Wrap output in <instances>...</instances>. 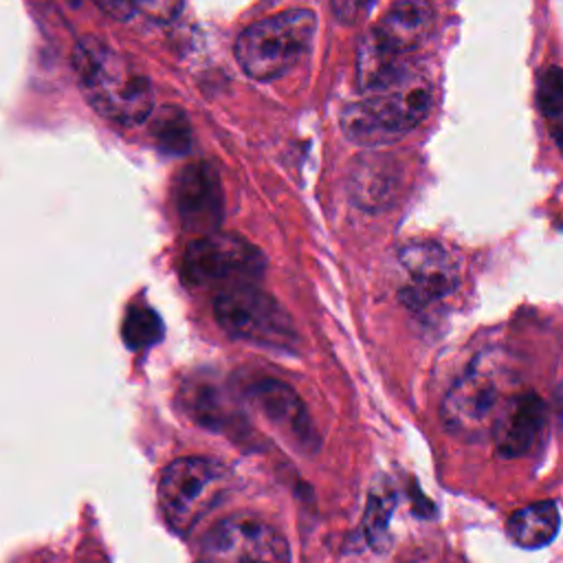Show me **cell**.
Segmentation results:
<instances>
[{
  "instance_id": "11",
  "label": "cell",
  "mask_w": 563,
  "mask_h": 563,
  "mask_svg": "<svg viewBox=\"0 0 563 563\" xmlns=\"http://www.w3.org/2000/svg\"><path fill=\"white\" fill-rule=\"evenodd\" d=\"M174 205L187 231L202 235L216 233L224 211V196L216 169L202 161L185 165L174 180Z\"/></svg>"
},
{
  "instance_id": "4",
  "label": "cell",
  "mask_w": 563,
  "mask_h": 563,
  "mask_svg": "<svg viewBox=\"0 0 563 563\" xmlns=\"http://www.w3.org/2000/svg\"><path fill=\"white\" fill-rule=\"evenodd\" d=\"M433 11L424 2H396L365 33L356 55V79L363 92L385 88L409 73V55L427 40Z\"/></svg>"
},
{
  "instance_id": "8",
  "label": "cell",
  "mask_w": 563,
  "mask_h": 563,
  "mask_svg": "<svg viewBox=\"0 0 563 563\" xmlns=\"http://www.w3.org/2000/svg\"><path fill=\"white\" fill-rule=\"evenodd\" d=\"M266 268L255 244L235 233H209L191 242L183 255V279L191 286H216L229 290L253 286Z\"/></svg>"
},
{
  "instance_id": "14",
  "label": "cell",
  "mask_w": 563,
  "mask_h": 563,
  "mask_svg": "<svg viewBox=\"0 0 563 563\" xmlns=\"http://www.w3.org/2000/svg\"><path fill=\"white\" fill-rule=\"evenodd\" d=\"M506 530L519 548H543L559 532V506L550 499L528 504L508 517Z\"/></svg>"
},
{
  "instance_id": "9",
  "label": "cell",
  "mask_w": 563,
  "mask_h": 563,
  "mask_svg": "<svg viewBox=\"0 0 563 563\" xmlns=\"http://www.w3.org/2000/svg\"><path fill=\"white\" fill-rule=\"evenodd\" d=\"M198 563H290L286 539L264 519L238 512L200 541Z\"/></svg>"
},
{
  "instance_id": "2",
  "label": "cell",
  "mask_w": 563,
  "mask_h": 563,
  "mask_svg": "<svg viewBox=\"0 0 563 563\" xmlns=\"http://www.w3.org/2000/svg\"><path fill=\"white\" fill-rule=\"evenodd\" d=\"M431 108L433 86L424 75L409 70L402 79L347 103L341 112V130L354 143L383 145L420 125Z\"/></svg>"
},
{
  "instance_id": "5",
  "label": "cell",
  "mask_w": 563,
  "mask_h": 563,
  "mask_svg": "<svg viewBox=\"0 0 563 563\" xmlns=\"http://www.w3.org/2000/svg\"><path fill=\"white\" fill-rule=\"evenodd\" d=\"M317 18L310 9H286L246 26L235 40L240 68L257 79L273 81L286 75L310 51Z\"/></svg>"
},
{
  "instance_id": "15",
  "label": "cell",
  "mask_w": 563,
  "mask_h": 563,
  "mask_svg": "<svg viewBox=\"0 0 563 563\" xmlns=\"http://www.w3.org/2000/svg\"><path fill=\"white\" fill-rule=\"evenodd\" d=\"M152 134L161 150L169 154H185L191 147V125L185 112L176 106H165L158 110L152 123Z\"/></svg>"
},
{
  "instance_id": "12",
  "label": "cell",
  "mask_w": 563,
  "mask_h": 563,
  "mask_svg": "<svg viewBox=\"0 0 563 563\" xmlns=\"http://www.w3.org/2000/svg\"><path fill=\"white\" fill-rule=\"evenodd\" d=\"M548 422L545 402L532 391H517L499 411L490 435L504 457H521L539 442Z\"/></svg>"
},
{
  "instance_id": "7",
  "label": "cell",
  "mask_w": 563,
  "mask_h": 563,
  "mask_svg": "<svg viewBox=\"0 0 563 563\" xmlns=\"http://www.w3.org/2000/svg\"><path fill=\"white\" fill-rule=\"evenodd\" d=\"M227 471L205 457H178L165 466L158 482V506L167 526L189 532L222 497Z\"/></svg>"
},
{
  "instance_id": "17",
  "label": "cell",
  "mask_w": 563,
  "mask_h": 563,
  "mask_svg": "<svg viewBox=\"0 0 563 563\" xmlns=\"http://www.w3.org/2000/svg\"><path fill=\"white\" fill-rule=\"evenodd\" d=\"M537 101H539L543 117L552 121L554 139H559L561 110H563V79H561L559 66H550L543 73V77L539 81V90H537Z\"/></svg>"
},
{
  "instance_id": "3",
  "label": "cell",
  "mask_w": 563,
  "mask_h": 563,
  "mask_svg": "<svg viewBox=\"0 0 563 563\" xmlns=\"http://www.w3.org/2000/svg\"><path fill=\"white\" fill-rule=\"evenodd\" d=\"M515 387L517 374L499 350L479 354L446 391L440 407L442 424L464 440L488 435L508 398L517 394Z\"/></svg>"
},
{
  "instance_id": "18",
  "label": "cell",
  "mask_w": 563,
  "mask_h": 563,
  "mask_svg": "<svg viewBox=\"0 0 563 563\" xmlns=\"http://www.w3.org/2000/svg\"><path fill=\"white\" fill-rule=\"evenodd\" d=\"M134 9L139 13H145V18L165 22V20H172L183 9V4H176V2H141V4H134Z\"/></svg>"
},
{
  "instance_id": "1",
  "label": "cell",
  "mask_w": 563,
  "mask_h": 563,
  "mask_svg": "<svg viewBox=\"0 0 563 563\" xmlns=\"http://www.w3.org/2000/svg\"><path fill=\"white\" fill-rule=\"evenodd\" d=\"M70 62L86 101L103 119L139 125L152 117V81L125 53L95 35H84L75 42Z\"/></svg>"
},
{
  "instance_id": "16",
  "label": "cell",
  "mask_w": 563,
  "mask_h": 563,
  "mask_svg": "<svg viewBox=\"0 0 563 563\" xmlns=\"http://www.w3.org/2000/svg\"><path fill=\"white\" fill-rule=\"evenodd\" d=\"M163 336V321L147 303H134L128 308L123 321V339L130 347L143 350L154 345Z\"/></svg>"
},
{
  "instance_id": "10",
  "label": "cell",
  "mask_w": 563,
  "mask_h": 563,
  "mask_svg": "<svg viewBox=\"0 0 563 563\" xmlns=\"http://www.w3.org/2000/svg\"><path fill=\"white\" fill-rule=\"evenodd\" d=\"M402 275L400 301L420 312L451 297L460 286V262L453 251L438 242H411L398 253Z\"/></svg>"
},
{
  "instance_id": "6",
  "label": "cell",
  "mask_w": 563,
  "mask_h": 563,
  "mask_svg": "<svg viewBox=\"0 0 563 563\" xmlns=\"http://www.w3.org/2000/svg\"><path fill=\"white\" fill-rule=\"evenodd\" d=\"M213 314L218 325L233 339L273 350L297 347V328L292 319L255 284L220 290L213 299Z\"/></svg>"
},
{
  "instance_id": "13",
  "label": "cell",
  "mask_w": 563,
  "mask_h": 563,
  "mask_svg": "<svg viewBox=\"0 0 563 563\" xmlns=\"http://www.w3.org/2000/svg\"><path fill=\"white\" fill-rule=\"evenodd\" d=\"M253 407L297 446H312L317 440L310 416L301 398L277 378H260L249 387Z\"/></svg>"
}]
</instances>
